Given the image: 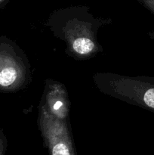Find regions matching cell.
Here are the masks:
<instances>
[{
	"instance_id": "cell-1",
	"label": "cell",
	"mask_w": 154,
	"mask_h": 155,
	"mask_svg": "<svg viewBox=\"0 0 154 155\" xmlns=\"http://www.w3.org/2000/svg\"><path fill=\"white\" fill-rule=\"evenodd\" d=\"M110 18H96L85 6L54 11L46 21L54 36L66 44V53L76 60H86L103 51L98 40L101 27L111 24Z\"/></svg>"
},
{
	"instance_id": "cell-2",
	"label": "cell",
	"mask_w": 154,
	"mask_h": 155,
	"mask_svg": "<svg viewBox=\"0 0 154 155\" xmlns=\"http://www.w3.org/2000/svg\"><path fill=\"white\" fill-rule=\"evenodd\" d=\"M30 79V64L24 51L14 44L0 45V88L18 90Z\"/></svg>"
},
{
	"instance_id": "cell-3",
	"label": "cell",
	"mask_w": 154,
	"mask_h": 155,
	"mask_svg": "<svg viewBox=\"0 0 154 155\" xmlns=\"http://www.w3.org/2000/svg\"><path fill=\"white\" fill-rule=\"evenodd\" d=\"M39 127L50 155H76L69 124L51 115L41 102Z\"/></svg>"
},
{
	"instance_id": "cell-4",
	"label": "cell",
	"mask_w": 154,
	"mask_h": 155,
	"mask_svg": "<svg viewBox=\"0 0 154 155\" xmlns=\"http://www.w3.org/2000/svg\"><path fill=\"white\" fill-rule=\"evenodd\" d=\"M41 103L51 115L69 124L70 105L67 91L62 83L47 80Z\"/></svg>"
},
{
	"instance_id": "cell-5",
	"label": "cell",
	"mask_w": 154,
	"mask_h": 155,
	"mask_svg": "<svg viewBox=\"0 0 154 155\" xmlns=\"http://www.w3.org/2000/svg\"><path fill=\"white\" fill-rule=\"evenodd\" d=\"M3 1H4V0H0V3H1V2H2Z\"/></svg>"
}]
</instances>
